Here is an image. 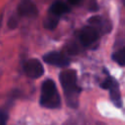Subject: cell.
I'll return each mask as SVG.
<instances>
[{"label":"cell","mask_w":125,"mask_h":125,"mask_svg":"<svg viewBox=\"0 0 125 125\" xmlns=\"http://www.w3.org/2000/svg\"><path fill=\"white\" fill-rule=\"evenodd\" d=\"M60 82L63 89L68 106L76 107L78 104L79 88L77 86L76 72L72 69H66L60 73Z\"/></svg>","instance_id":"6da1fadb"},{"label":"cell","mask_w":125,"mask_h":125,"mask_svg":"<svg viewBox=\"0 0 125 125\" xmlns=\"http://www.w3.org/2000/svg\"><path fill=\"white\" fill-rule=\"evenodd\" d=\"M40 104L47 108H57L61 104L57 86L52 79L45 80L41 86Z\"/></svg>","instance_id":"7a4b0ae2"},{"label":"cell","mask_w":125,"mask_h":125,"mask_svg":"<svg viewBox=\"0 0 125 125\" xmlns=\"http://www.w3.org/2000/svg\"><path fill=\"white\" fill-rule=\"evenodd\" d=\"M23 68H24V72L26 73V75L31 78H39L44 73V67L42 63L36 59L28 60L25 62Z\"/></svg>","instance_id":"3957f363"},{"label":"cell","mask_w":125,"mask_h":125,"mask_svg":"<svg viewBox=\"0 0 125 125\" xmlns=\"http://www.w3.org/2000/svg\"><path fill=\"white\" fill-rule=\"evenodd\" d=\"M79 38H80V41L83 45H86V46L91 45L92 43L97 41V39L99 38V31L96 27H94L92 25L91 26H85L80 31Z\"/></svg>","instance_id":"277c9868"},{"label":"cell","mask_w":125,"mask_h":125,"mask_svg":"<svg viewBox=\"0 0 125 125\" xmlns=\"http://www.w3.org/2000/svg\"><path fill=\"white\" fill-rule=\"evenodd\" d=\"M45 62L56 66H66L69 63L68 59L59 52H50L43 57Z\"/></svg>","instance_id":"5b68a950"},{"label":"cell","mask_w":125,"mask_h":125,"mask_svg":"<svg viewBox=\"0 0 125 125\" xmlns=\"http://www.w3.org/2000/svg\"><path fill=\"white\" fill-rule=\"evenodd\" d=\"M19 14L23 17L33 18L38 15L37 8L31 0H21L18 7Z\"/></svg>","instance_id":"8992f818"},{"label":"cell","mask_w":125,"mask_h":125,"mask_svg":"<svg viewBox=\"0 0 125 125\" xmlns=\"http://www.w3.org/2000/svg\"><path fill=\"white\" fill-rule=\"evenodd\" d=\"M68 11H69V7H68L65 3H63V2H62V1H56V2H54V3L52 4L51 8H50V13H51V15L56 16V17H58V18H59L60 16L63 15V14L67 13Z\"/></svg>","instance_id":"52a82bcc"},{"label":"cell","mask_w":125,"mask_h":125,"mask_svg":"<svg viewBox=\"0 0 125 125\" xmlns=\"http://www.w3.org/2000/svg\"><path fill=\"white\" fill-rule=\"evenodd\" d=\"M109 95H110V98H111V101L113 102V104L116 106L120 107L122 104V101H121V95H120V91H119L117 82L109 89Z\"/></svg>","instance_id":"ba28073f"},{"label":"cell","mask_w":125,"mask_h":125,"mask_svg":"<svg viewBox=\"0 0 125 125\" xmlns=\"http://www.w3.org/2000/svg\"><path fill=\"white\" fill-rule=\"evenodd\" d=\"M59 22V18L56 17V16H53L51 15L50 17H48L46 20H45V22H44V26L48 29H53L57 26Z\"/></svg>","instance_id":"9c48e42d"},{"label":"cell","mask_w":125,"mask_h":125,"mask_svg":"<svg viewBox=\"0 0 125 125\" xmlns=\"http://www.w3.org/2000/svg\"><path fill=\"white\" fill-rule=\"evenodd\" d=\"M112 59L115 62H117L119 65L123 66L124 65V61H125V57H124V49H120L119 51H116L115 53L112 54Z\"/></svg>","instance_id":"30bf717a"},{"label":"cell","mask_w":125,"mask_h":125,"mask_svg":"<svg viewBox=\"0 0 125 125\" xmlns=\"http://www.w3.org/2000/svg\"><path fill=\"white\" fill-rule=\"evenodd\" d=\"M116 83V81H115V79L114 78H112V77H110V76H108L107 78H105L104 79V81L101 84V87L102 88H104V89H107V90H109L114 84Z\"/></svg>","instance_id":"8fae6325"},{"label":"cell","mask_w":125,"mask_h":125,"mask_svg":"<svg viewBox=\"0 0 125 125\" xmlns=\"http://www.w3.org/2000/svg\"><path fill=\"white\" fill-rule=\"evenodd\" d=\"M68 2L70 4H72V5H75V4H77L79 2V0H68Z\"/></svg>","instance_id":"7c38bea8"},{"label":"cell","mask_w":125,"mask_h":125,"mask_svg":"<svg viewBox=\"0 0 125 125\" xmlns=\"http://www.w3.org/2000/svg\"><path fill=\"white\" fill-rule=\"evenodd\" d=\"M0 125H5V123H3V122H0Z\"/></svg>","instance_id":"4fadbf2b"}]
</instances>
